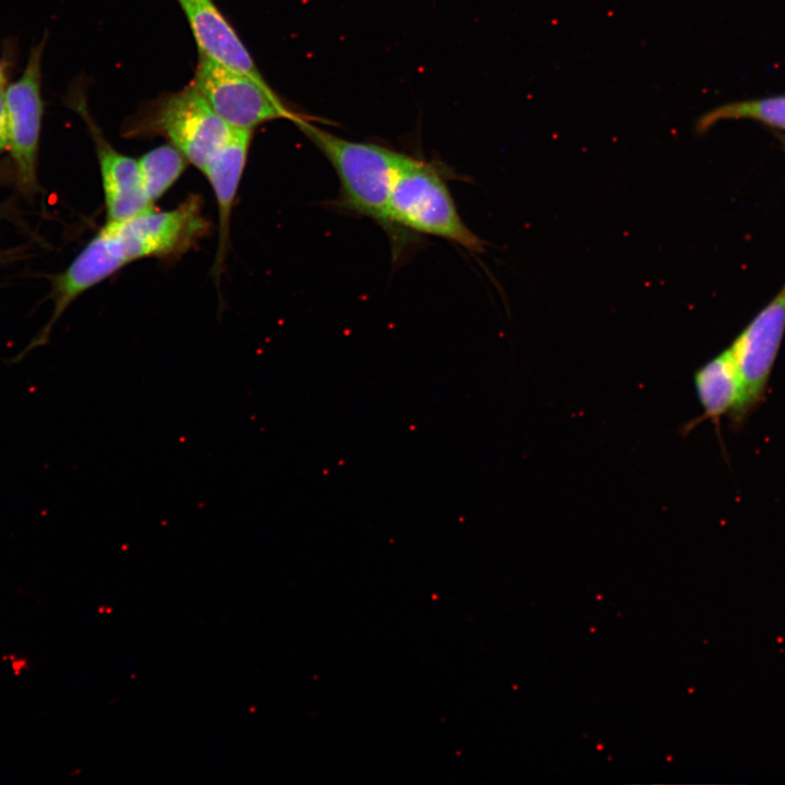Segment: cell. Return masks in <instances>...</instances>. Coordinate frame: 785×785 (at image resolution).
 <instances>
[{"instance_id": "6da1fadb", "label": "cell", "mask_w": 785, "mask_h": 785, "mask_svg": "<svg viewBox=\"0 0 785 785\" xmlns=\"http://www.w3.org/2000/svg\"><path fill=\"white\" fill-rule=\"evenodd\" d=\"M203 202L190 195L177 207H154L121 221H107L56 280L53 321L80 294L125 265L146 257L182 255L208 233Z\"/></svg>"}, {"instance_id": "7a4b0ae2", "label": "cell", "mask_w": 785, "mask_h": 785, "mask_svg": "<svg viewBox=\"0 0 785 785\" xmlns=\"http://www.w3.org/2000/svg\"><path fill=\"white\" fill-rule=\"evenodd\" d=\"M312 120L313 117L303 118L294 123L335 169L340 184L335 204L342 210L374 220L391 237L388 201L409 155L376 143L342 138L313 124Z\"/></svg>"}, {"instance_id": "3957f363", "label": "cell", "mask_w": 785, "mask_h": 785, "mask_svg": "<svg viewBox=\"0 0 785 785\" xmlns=\"http://www.w3.org/2000/svg\"><path fill=\"white\" fill-rule=\"evenodd\" d=\"M395 250L409 234L438 237L471 252L483 251L482 240L463 222L438 168L408 156L394 182L388 206Z\"/></svg>"}, {"instance_id": "277c9868", "label": "cell", "mask_w": 785, "mask_h": 785, "mask_svg": "<svg viewBox=\"0 0 785 785\" xmlns=\"http://www.w3.org/2000/svg\"><path fill=\"white\" fill-rule=\"evenodd\" d=\"M231 131L190 83L141 105L124 120L121 134L131 140L165 137L201 171Z\"/></svg>"}, {"instance_id": "5b68a950", "label": "cell", "mask_w": 785, "mask_h": 785, "mask_svg": "<svg viewBox=\"0 0 785 785\" xmlns=\"http://www.w3.org/2000/svg\"><path fill=\"white\" fill-rule=\"evenodd\" d=\"M191 83L231 128L253 131L279 119L293 123L310 116L292 111L265 80L254 78L200 52Z\"/></svg>"}, {"instance_id": "8992f818", "label": "cell", "mask_w": 785, "mask_h": 785, "mask_svg": "<svg viewBox=\"0 0 785 785\" xmlns=\"http://www.w3.org/2000/svg\"><path fill=\"white\" fill-rule=\"evenodd\" d=\"M785 334V285L744 328L728 348L739 379L740 395L729 420L740 428L764 400Z\"/></svg>"}, {"instance_id": "52a82bcc", "label": "cell", "mask_w": 785, "mask_h": 785, "mask_svg": "<svg viewBox=\"0 0 785 785\" xmlns=\"http://www.w3.org/2000/svg\"><path fill=\"white\" fill-rule=\"evenodd\" d=\"M44 44L34 46L17 81L5 88L9 147L24 190L35 186V166L43 118L41 57Z\"/></svg>"}, {"instance_id": "ba28073f", "label": "cell", "mask_w": 785, "mask_h": 785, "mask_svg": "<svg viewBox=\"0 0 785 785\" xmlns=\"http://www.w3.org/2000/svg\"><path fill=\"white\" fill-rule=\"evenodd\" d=\"M70 96V104L88 125L95 143L107 221H121L153 208L143 185L137 159L118 152L105 138L90 117L81 86L74 87Z\"/></svg>"}, {"instance_id": "9c48e42d", "label": "cell", "mask_w": 785, "mask_h": 785, "mask_svg": "<svg viewBox=\"0 0 785 785\" xmlns=\"http://www.w3.org/2000/svg\"><path fill=\"white\" fill-rule=\"evenodd\" d=\"M252 141V131L233 129L226 143L201 170L208 180L217 203L218 246L213 273L219 278L229 246L231 212L243 176Z\"/></svg>"}, {"instance_id": "30bf717a", "label": "cell", "mask_w": 785, "mask_h": 785, "mask_svg": "<svg viewBox=\"0 0 785 785\" xmlns=\"http://www.w3.org/2000/svg\"><path fill=\"white\" fill-rule=\"evenodd\" d=\"M176 1L190 24L198 52L254 78L264 80L238 33L213 0Z\"/></svg>"}, {"instance_id": "8fae6325", "label": "cell", "mask_w": 785, "mask_h": 785, "mask_svg": "<svg viewBox=\"0 0 785 785\" xmlns=\"http://www.w3.org/2000/svg\"><path fill=\"white\" fill-rule=\"evenodd\" d=\"M698 400L703 410L701 420L718 426L720 419L734 412L739 401L740 386L728 348L712 358L693 376Z\"/></svg>"}, {"instance_id": "7c38bea8", "label": "cell", "mask_w": 785, "mask_h": 785, "mask_svg": "<svg viewBox=\"0 0 785 785\" xmlns=\"http://www.w3.org/2000/svg\"><path fill=\"white\" fill-rule=\"evenodd\" d=\"M137 161L146 195L153 205L174 184L190 164L170 143L153 148Z\"/></svg>"}, {"instance_id": "4fadbf2b", "label": "cell", "mask_w": 785, "mask_h": 785, "mask_svg": "<svg viewBox=\"0 0 785 785\" xmlns=\"http://www.w3.org/2000/svg\"><path fill=\"white\" fill-rule=\"evenodd\" d=\"M745 118L785 130V95L716 107L699 118L697 131L704 132L722 120Z\"/></svg>"}, {"instance_id": "5bb4252c", "label": "cell", "mask_w": 785, "mask_h": 785, "mask_svg": "<svg viewBox=\"0 0 785 785\" xmlns=\"http://www.w3.org/2000/svg\"><path fill=\"white\" fill-rule=\"evenodd\" d=\"M4 86L5 83L0 84V152L9 146V121Z\"/></svg>"}, {"instance_id": "9a60e30c", "label": "cell", "mask_w": 785, "mask_h": 785, "mask_svg": "<svg viewBox=\"0 0 785 785\" xmlns=\"http://www.w3.org/2000/svg\"><path fill=\"white\" fill-rule=\"evenodd\" d=\"M2 83H5V77H4L2 68H1V65H0V84H2Z\"/></svg>"}, {"instance_id": "2e32d148", "label": "cell", "mask_w": 785, "mask_h": 785, "mask_svg": "<svg viewBox=\"0 0 785 785\" xmlns=\"http://www.w3.org/2000/svg\"><path fill=\"white\" fill-rule=\"evenodd\" d=\"M781 141H782V143L784 144V147H785V136H781Z\"/></svg>"}]
</instances>
